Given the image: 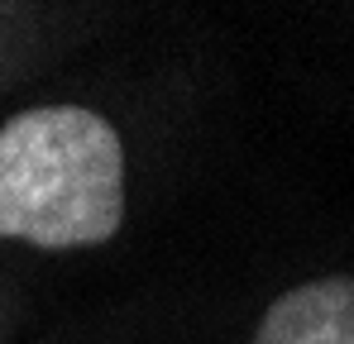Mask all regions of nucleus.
I'll list each match as a JSON object with an SVG mask.
<instances>
[{
    "instance_id": "nucleus-1",
    "label": "nucleus",
    "mask_w": 354,
    "mask_h": 344,
    "mask_svg": "<svg viewBox=\"0 0 354 344\" xmlns=\"http://www.w3.org/2000/svg\"><path fill=\"white\" fill-rule=\"evenodd\" d=\"M124 225V144L86 106H34L0 124V239L91 249Z\"/></svg>"
},
{
    "instance_id": "nucleus-2",
    "label": "nucleus",
    "mask_w": 354,
    "mask_h": 344,
    "mask_svg": "<svg viewBox=\"0 0 354 344\" xmlns=\"http://www.w3.org/2000/svg\"><path fill=\"white\" fill-rule=\"evenodd\" d=\"M249 344H354V278H311L288 287Z\"/></svg>"
}]
</instances>
